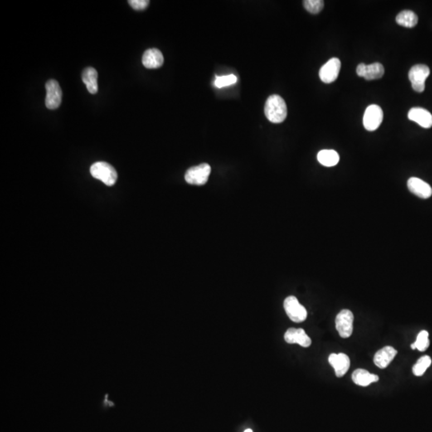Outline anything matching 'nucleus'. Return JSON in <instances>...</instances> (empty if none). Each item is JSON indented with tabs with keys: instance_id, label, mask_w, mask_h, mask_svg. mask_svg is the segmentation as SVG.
I'll use <instances>...</instances> for the list:
<instances>
[{
	"instance_id": "nucleus-3",
	"label": "nucleus",
	"mask_w": 432,
	"mask_h": 432,
	"mask_svg": "<svg viewBox=\"0 0 432 432\" xmlns=\"http://www.w3.org/2000/svg\"><path fill=\"white\" fill-rule=\"evenodd\" d=\"M211 167L208 163H201L191 167L185 174V180L189 184L202 186L206 184L211 174Z\"/></svg>"
},
{
	"instance_id": "nucleus-8",
	"label": "nucleus",
	"mask_w": 432,
	"mask_h": 432,
	"mask_svg": "<svg viewBox=\"0 0 432 432\" xmlns=\"http://www.w3.org/2000/svg\"><path fill=\"white\" fill-rule=\"evenodd\" d=\"M46 95L45 104L50 110H55L62 103V90L60 84L55 79L46 82Z\"/></svg>"
},
{
	"instance_id": "nucleus-14",
	"label": "nucleus",
	"mask_w": 432,
	"mask_h": 432,
	"mask_svg": "<svg viewBox=\"0 0 432 432\" xmlns=\"http://www.w3.org/2000/svg\"><path fill=\"white\" fill-rule=\"evenodd\" d=\"M142 63L147 69H156L162 66L164 58L159 49H148L143 54Z\"/></svg>"
},
{
	"instance_id": "nucleus-7",
	"label": "nucleus",
	"mask_w": 432,
	"mask_h": 432,
	"mask_svg": "<svg viewBox=\"0 0 432 432\" xmlns=\"http://www.w3.org/2000/svg\"><path fill=\"white\" fill-rule=\"evenodd\" d=\"M384 112L380 106L372 104L367 107L364 115V126L369 132H374L381 125Z\"/></svg>"
},
{
	"instance_id": "nucleus-1",
	"label": "nucleus",
	"mask_w": 432,
	"mask_h": 432,
	"mask_svg": "<svg viewBox=\"0 0 432 432\" xmlns=\"http://www.w3.org/2000/svg\"><path fill=\"white\" fill-rule=\"evenodd\" d=\"M264 113L272 123H283L288 116V108L284 99L279 94L271 95L266 101Z\"/></svg>"
},
{
	"instance_id": "nucleus-20",
	"label": "nucleus",
	"mask_w": 432,
	"mask_h": 432,
	"mask_svg": "<svg viewBox=\"0 0 432 432\" xmlns=\"http://www.w3.org/2000/svg\"><path fill=\"white\" fill-rule=\"evenodd\" d=\"M384 68L380 63H374V64L366 65L365 70L364 78L366 80H374V79H381L384 76Z\"/></svg>"
},
{
	"instance_id": "nucleus-23",
	"label": "nucleus",
	"mask_w": 432,
	"mask_h": 432,
	"mask_svg": "<svg viewBox=\"0 0 432 432\" xmlns=\"http://www.w3.org/2000/svg\"><path fill=\"white\" fill-rule=\"evenodd\" d=\"M429 334L427 331H422L419 332L417 336L416 341L414 342L417 350L419 351H425L429 347L430 341H429Z\"/></svg>"
},
{
	"instance_id": "nucleus-12",
	"label": "nucleus",
	"mask_w": 432,
	"mask_h": 432,
	"mask_svg": "<svg viewBox=\"0 0 432 432\" xmlns=\"http://www.w3.org/2000/svg\"><path fill=\"white\" fill-rule=\"evenodd\" d=\"M409 191L421 199H428L432 195V188L428 182L416 177H411L408 181Z\"/></svg>"
},
{
	"instance_id": "nucleus-24",
	"label": "nucleus",
	"mask_w": 432,
	"mask_h": 432,
	"mask_svg": "<svg viewBox=\"0 0 432 432\" xmlns=\"http://www.w3.org/2000/svg\"><path fill=\"white\" fill-rule=\"evenodd\" d=\"M237 82V77L235 75H224L215 77V85L218 88H224L227 86L232 85Z\"/></svg>"
},
{
	"instance_id": "nucleus-17",
	"label": "nucleus",
	"mask_w": 432,
	"mask_h": 432,
	"mask_svg": "<svg viewBox=\"0 0 432 432\" xmlns=\"http://www.w3.org/2000/svg\"><path fill=\"white\" fill-rule=\"evenodd\" d=\"M82 79L91 94L98 92V73L93 68H87L82 74Z\"/></svg>"
},
{
	"instance_id": "nucleus-21",
	"label": "nucleus",
	"mask_w": 432,
	"mask_h": 432,
	"mask_svg": "<svg viewBox=\"0 0 432 432\" xmlns=\"http://www.w3.org/2000/svg\"><path fill=\"white\" fill-rule=\"evenodd\" d=\"M431 364H432V359L428 356H423L413 366V374L416 376H422Z\"/></svg>"
},
{
	"instance_id": "nucleus-28",
	"label": "nucleus",
	"mask_w": 432,
	"mask_h": 432,
	"mask_svg": "<svg viewBox=\"0 0 432 432\" xmlns=\"http://www.w3.org/2000/svg\"><path fill=\"white\" fill-rule=\"evenodd\" d=\"M252 432V430H251V429H247V430L245 431V432Z\"/></svg>"
},
{
	"instance_id": "nucleus-25",
	"label": "nucleus",
	"mask_w": 432,
	"mask_h": 432,
	"mask_svg": "<svg viewBox=\"0 0 432 432\" xmlns=\"http://www.w3.org/2000/svg\"><path fill=\"white\" fill-rule=\"evenodd\" d=\"M130 6L136 11H141L147 8L149 5L150 1L148 0H129L128 1Z\"/></svg>"
},
{
	"instance_id": "nucleus-18",
	"label": "nucleus",
	"mask_w": 432,
	"mask_h": 432,
	"mask_svg": "<svg viewBox=\"0 0 432 432\" xmlns=\"http://www.w3.org/2000/svg\"><path fill=\"white\" fill-rule=\"evenodd\" d=\"M319 163L325 167H334L340 162V156L334 150H322L317 156Z\"/></svg>"
},
{
	"instance_id": "nucleus-26",
	"label": "nucleus",
	"mask_w": 432,
	"mask_h": 432,
	"mask_svg": "<svg viewBox=\"0 0 432 432\" xmlns=\"http://www.w3.org/2000/svg\"><path fill=\"white\" fill-rule=\"evenodd\" d=\"M102 404H103V408H110L115 407V404H114V402L109 399V393H106L105 395H103Z\"/></svg>"
},
{
	"instance_id": "nucleus-22",
	"label": "nucleus",
	"mask_w": 432,
	"mask_h": 432,
	"mask_svg": "<svg viewBox=\"0 0 432 432\" xmlns=\"http://www.w3.org/2000/svg\"><path fill=\"white\" fill-rule=\"evenodd\" d=\"M303 6L308 12L316 15L322 11L324 2L322 0H305L303 1Z\"/></svg>"
},
{
	"instance_id": "nucleus-9",
	"label": "nucleus",
	"mask_w": 432,
	"mask_h": 432,
	"mask_svg": "<svg viewBox=\"0 0 432 432\" xmlns=\"http://www.w3.org/2000/svg\"><path fill=\"white\" fill-rule=\"evenodd\" d=\"M341 62L337 58H332L326 63L319 70V78L325 84L336 81L340 74Z\"/></svg>"
},
{
	"instance_id": "nucleus-27",
	"label": "nucleus",
	"mask_w": 432,
	"mask_h": 432,
	"mask_svg": "<svg viewBox=\"0 0 432 432\" xmlns=\"http://www.w3.org/2000/svg\"><path fill=\"white\" fill-rule=\"evenodd\" d=\"M366 64H360L358 65L357 68H356V73H357V75L360 77L364 76L365 70H366Z\"/></svg>"
},
{
	"instance_id": "nucleus-2",
	"label": "nucleus",
	"mask_w": 432,
	"mask_h": 432,
	"mask_svg": "<svg viewBox=\"0 0 432 432\" xmlns=\"http://www.w3.org/2000/svg\"><path fill=\"white\" fill-rule=\"evenodd\" d=\"M90 171L94 179L100 180L107 186H113L118 178V174L114 167L106 162H94L91 165Z\"/></svg>"
},
{
	"instance_id": "nucleus-5",
	"label": "nucleus",
	"mask_w": 432,
	"mask_h": 432,
	"mask_svg": "<svg viewBox=\"0 0 432 432\" xmlns=\"http://www.w3.org/2000/svg\"><path fill=\"white\" fill-rule=\"evenodd\" d=\"M430 75V69L424 64H418L412 67L409 71L408 77L412 88L416 92L421 93L425 90L426 79Z\"/></svg>"
},
{
	"instance_id": "nucleus-13",
	"label": "nucleus",
	"mask_w": 432,
	"mask_h": 432,
	"mask_svg": "<svg viewBox=\"0 0 432 432\" xmlns=\"http://www.w3.org/2000/svg\"><path fill=\"white\" fill-rule=\"evenodd\" d=\"M397 353V351L394 347L386 346L375 353L374 363L380 369L386 368L392 362Z\"/></svg>"
},
{
	"instance_id": "nucleus-11",
	"label": "nucleus",
	"mask_w": 432,
	"mask_h": 432,
	"mask_svg": "<svg viewBox=\"0 0 432 432\" xmlns=\"http://www.w3.org/2000/svg\"><path fill=\"white\" fill-rule=\"evenodd\" d=\"M284 340L290 344L298 343L303 347H308L312 344V340L302 328H289L285 332Z\"/></svg>"
},
{
	"instance_id": "nucleus-15",
	"label": "nucleus",
	"mask_w": 432,
	"mask_h": 432,
	"mask_svg": "<svg viewBox=\"0 0 432 432\" xmlns=\"http://www.w3.org/2000/svg\"><path fill=\"white\" fill-rule=\"evenodd\" d=\"M408 119L414 121L424 128L432 127V114L424 108H411L408 112Z\"/></svg>"
},
{
	"instance_id": "nucleus-19",
	"label": "nucleus",
	"mask_w": 432,
	"mask_h": 432,
	"mask_svg": "<svg viewBox=\"0 0 432 432\" xmlns=\"http://www.w3.org/2000/svg\"><path fill=\"white\" fill-rule=\"evenodd\" d=\"M396 23L400 26L408 27V28H412L414 26H416L418 23V16L415 12L410 10H406L403 11L396 16Z\"/></svg>"
},
{
	"instance_id": "nucleus-4",
	"label": "nucleus",
	"mask_w": 432,
	"mask_h": 432,
	"mask_svg": "<svg viewBox=\"0 0 432 432\" xmlns=\"http://www.w3.org/2000/svg\"><path fill=\"white\" fill-rule=\"evenodd\" d=\"M283 307L291 320L295 322H302L307 317L305 307L301 305L296 297L288 296L283 302Z\"/></svg>"
},
{
	"instance_id": "nucleus-6",
	"label": "nucleus",
	"mask_w": 432,
	"mask_h": 432,
	"mask_svg": "<svg viewBox=\"0 0 432 432\" xmlns=\"http://www.w3.org/2000/svg\"><path fill=\"white\" fill-rule=\"evenodd\" d=\"M354 315L350 310H342L336 316V327L340 337L347 339L353 332Z\"/></svg>"
},
{
	"instance_id": "nucleus-16",
	"label": "nucleus",
	"mask_w": 432,
	"mask_h": 432,
	"mask_svg": "<svg viewBox=\"0 0 432 432\" xmlns=\"http://www.w3.org/2000/svg\"><path fill=\"white\" fill-rule=\"evenodd\" d=\"M380 378L377 375L371 374L364 369H357L352 374V380L356 385L367 387L372 383L378 382Z\"/></svg>"
},
{
	"instance_id": "nucleus-10",
	"label": "nucleus",
	"mask_w": 432,
	"mask_h": 432,
	"mask_svg": "<svg viewBox=\"0 0 432 432\" xmlns=\"http://www.w3.org/2000/svg\"><path fill=\"white\" fill-rule=\"evenodd\" d=\"M328 361L331 366L335 369L336 375L338 378L342 377L351 366L350 359L344 353L331 354L328 358Z\"/></svg>"
}]
</instances>
